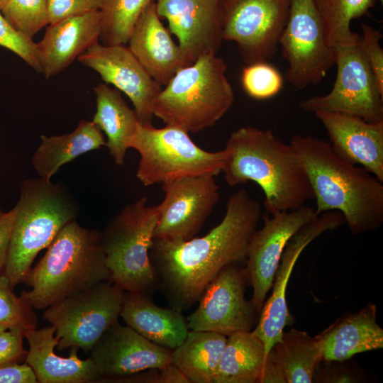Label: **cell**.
I'll list each match as a JSON object with an SVG mask.
<instances>
[{"label":"cell","instance_id":"6da1fadb","mask_svg":"<svg viewBox=\"0 0 383 383\" xmlns=\"http://www.w3.org/2000/svg\"><path fill=\"white\" fill-rule=\"evenodd\" d=\"M225 215L202 237L154 240L150 257L156 282L171 307L182 312L196 303L226 266L246 260L250 239L262 218V206L240 189L228 199Z\"/></svg>","mask_w":383,"mask_h":383},{"label":"cell","instance_id":"7a4b0ae2","mask_svg":"<svg viewBox=\"0 0 383 383\" xmlns=\"http://www.w3.org/2000/svg\"><path fill=\"white\" fill-rule=\"evenodd\" d=\"M224 150L226 182L231 187L255 182L264 193L268 214L298 209L313 199L296 151L272 130L241 127L231 133Z\"/></svg>","mask_w":383,"mask_h":383},{"label":"cell","instance_id":"3957f363","mask_svg":"<svg viewBox=\"0 0 383 383\" xmlns=\"http://www.w3.org/2000/svg\"><path fill=\"white\" fill-rule=\"evenodd\" d=\"M296 151L311 184L318 214L337 211L353 235L375 231L383 223V182L337 155L329 143L294 134Z\"/></svg>","mask_w":383,"mask_h":383},{"label":"cell","instance_id":"277c9868","mask_svg":"<svg viewBox=\"0 0 383 383\" xmlns=\"http://www.w3.org/2000/svg\"><path fill=\"white\" fill-rule=\"evenodd\" d=\"M110 280L101 231L88 229L77 220L66 225L48 247L43 257L26 275L30 287L21 297L34 309L99 282Z\"/></svg>","mask_w":383,"mask_h":383},{"label":"cell","instance_id":"5b68a950","mask_svg":"<svg viewBox=\"0 0 383 383\" xmlns=\"http://www.w3.org/2000/svg\"><path fill=\"white\" fill-rule=\"evenodd\" d=\"M14 207L16 218L4 269L12 289L23 282L36 255L79 213L75 199L64 185L39 177L22 182Z\"/></svg>","mask_w":383,"mask_h":383},{"label":"cell","instance_id":"8992f818","mask_svg":"<svg viewBox=\"0 0 383 383\" xmlns=\"http://www.w3.org/2000/svg\"><path fill=\"white\" fill-rule=\"evenodd\" d=\"M227 67L223 58L211 53L179 70L155 99L154 116L187 133L214 126L235 101Z\"/></svg>","mask_w":383,"mask_h":383},{"label":"cell","instance_id":"52a82bcc","mask_svg":"<svg viewBox=\"0 0 383 383\" xmlns=\"http://www.w3.org/2000/svg\"><path fill=\"white\" fill-rule=\"evenodd\" d=\"M157 221V206L143 197L127 204L101 231L110 280L126 292L147 293L157 284L150 250Z\"/></svg>","mask_w":383,"mask_h":383},{"label":"cell","instance_id":"ba28073f","mask_svg":"<svg viewBox=\"0 0 383 383\" xmlns=\"http://www.w3.org/2000/svg\"><path fill=\"white\" fill-rule=\"evenodd\" d=\"M128 147L140 155L136 177L145 186L187 177H215L222 172L226 159L224 150H203L189 133L166 125L157 128L139 123Z\"/></svg>","mask_w":383,"mask_h":383},{"label":"cell","instance_id":"9c48e42d","mask_svg":"<svg viewBox=\"0 0 383 383\" xmlns=\"http://www.w3.org/2000/svg\"><path fill=\"white\" fill-rule=\"evenodd\" d=\"M125 291L111 280L71 294L45 309L43 318L55 328L57 350L91 351L118 321Z\"/></svg>","mask_w":383,"mask_h":383},{"label":"cell","instance_id":"30bf717a","mask_svg":"<svg viewBox=\"0 0 383 383\" xmlns=\"http://www.w3.org/2000/svg\"><path fill=\"white\" fill-rule=\"evenodd\" d=\"M337 74L330 92L301 100L306 112L338 113L361 118L367 122L383 121V89L365 59L359 43L336 47Z\"/></svg>","mask_w":383,"mask_h":383},{"label":"cell","instance_id":"8fae6325","mask_svg":"<svg viewBox=\"0 0 383 383\" xmlns=\"http://www.w3.org/2000/svg\"><path fill=\"white\" fill-rule=\"evenodd\" d=\"M279 45L288 64L284 77L296 89L320 83L335 65L313 0H292Z\"/></svg>","mask_w":383,"mask_h":383},{"label":"cell","instance_id":"7c38bea8","mask_svg":"<svg viewBox=\"0 0 383 383\" xmlns=\"http://www.w3.org/2000/svg\"><path fill=\"white\" fill-rule=\"evenodd\" d=\"M292 0H221L223 40L236 44L245 65L277 52Z\"/></svg>","mask_w":383,"mask_h":383},{"label":"cell","instance_id":"4fadbf2b","mask_svg":"<svg viewBox=\"0 0 383 383\" xmlns=\"http://www.w3.org/2000/svg\"><path fill=\"white\" fill-rule=\"evenodd\" d=\"M240 263L223 267L208 284L196 310L187 318L189 330L213 331L228 336L251 331L260 315L245 296L248 278Z\"/></svg>","mask_w":383,"mask_h":383},{"label":"cell","instance_id":"5bb4252c","mask_svg":"<svg viewBox=\"0 0 383 383\" xmlns=\"http://www.w3.org/2000/svg\"><path fill=\"white\" fill-rule=\"evenodd\" d=\"M165 197L157 206L158 221L154 240H187L204 226L220 199L214 177L192 176L162 184Z\"/></svg>","mask_w":383,"mask_h":383},{"label":"cell","instance_id":"9a60e30c","mask_svg":"<svg viewBox=\"0 0 383 383\" xmlns=\"http://www.w3.org/2000/svg\"><path fill=\"white\" fill-rule=\"evenodd\" d=\"M345 223L340 212L326 211L304 225L287 243L276 270L272 293L265 301L258 321L251 331L263 343L266 356L281 339L284 328L294 321L287 307L286 295L287 284L299 257L309 243L324 232L337 229Z\"/></svg>","mask_w":383,"mask_h":383},{"label":"cell","instance_id":"2e32d148","mask_svg":"<svg viewBox=\"0 0 383 383\" xmlns=\"http://www.w3.org/2000/svg\"><path fill=\"white\" fill-rule=\"evenodd\" d=\"M318 214L311 206L262 216L263 226L252 233L247 249L245 270L252 287L251 301L259 313L272 288L282 252L292 237Z\"/></svg>","mask_w":383,"mask_h":383},{"label":"cell","instance_id":"e0dca14e","mask_svg":"<svg viewBox=\"0 0 383 383\" xmlns=\"http://www.w3.org/2000/svg\"><path fill=\"white\" fill-rule=\"evenodd\" d=\"M77 60L129 98L141 125L152 126L153 104L162 86L148 74L128 47L98 42Z\"/></svg>","mask_w":383,"mask_h":383},{"label":"cell","instance_id":"ac0fdd59","mask_svg":"<svg viewBox=\"0 0 383 383\" xmlns=\"http://www.w3.org/2000/svg\"><path fill=\"white\" fill-rule=\"evenodd\" d=\"M172 350L116 321L90 351L101 379H116L171 363Z\"/></svg>","mask_w":383,"mask_h":383},{"label":"cell","instance_id":"d6986e66","mask_svg":"<svg viewBox=\"0 0 383 383\" xmlns=\"http://www.w3.org/2000/svg\"><path fill=\"white\" fill-rule=\"evenodd\" d=\"M221 0H155L160 18L167 20L171 33L194 62L206 54H216L223 41Z\"/></svg>","mask_w":383,"mask_h":383},{"label":"cell","instance_id":"ffe728a7","mask_svg":"<svg viewBox=\"0 0 383 383\" xmlns=\"http://www.w3.org/2000/svg\"><path fill=\"white\" fill-rule=\"evenodd\" d=\"M327 131L334 152L360 165L383 182V121L370 123L343 113H314Z\"/></svg>","mask_w":383,"mask_h":383},{"label":"cell","instance_id":"44dd1931","mask_svg":"<svg viewBox=\"0 0 383 383\" xmlns=\"http://www.w3.org/2000/svg\"><path fill=\"white\" fill-rule=\"evenodd\" d=\"M170 33L157 14L155 1H152L138 17L127 43L148 74L162 87L179 70L192 64Z\"/></svg>","mask_w":383,"mask_h":383},{"label":"cell","instance_id":"7402d4cb","mask_svg":"<svg viewBox=\"0 0 383 383\" xmlns=\"http://www.w3.org/2000/svg\"><path fill=\"white\" fill-rule=\"evenodd\" d=\"M101 30L100 11L62 19L49 24L43 38L36 43L41 73L49 79L99 42Z\"/></svg>","mask_w":383,"mask_h":383},{"label":"cell","instance_id":"603a6c76","mask_svg":"<svg viewBox=\"0 0 383 383\" xmlns=\"http://www.w3.org/2000/svg\"><path fill=\"white\" fill-rule=\"evenodd\" d=\"M24 337L29 345L26 362L33 370L38 383H89L101 379L92 359H80L77 348H70L68 357L55 353L59 338L52 326L30 330Z\"/></svg>","mask_w":383,"mask_h":383},{"label":"cell","instance_id":"cb8c5ba5","mask_svg":"<svg viewBox=\"0 0 383 383\" xmlns=\"http://www.w3.org/2000/svg\"><path fill=\"white\" fill-rule=\"evenodd\" d=\"M376 312V306L370 304L337 319L317 335L323 360L343 361L357 353L382 348L383 330L377 323Z\"/></svg>","mask_w":383,"mask_h":383},{"label":"cell","instance_id":"d4e9b609","mask_svg":"<svg viewBox=\"0 0 383 383\" xmlns=\"http://www.w3.org/2000/svg\"><path fill=\"white\" fill-rule=\"evenodd\" d=\"M120 317L146 339L171 350L189 331L181 311L157 306L145 292L125 291Z\"/></svg>","mask_w":383,"mask_h":383},{"label":"cell","instance_id":"484cf974","mask_svg":"<svg viewBox=\"0 0 383 383\" xmlns=\"http://www.w3.org/2000/svg\"><path fill=\"white\" fill-rule=\"evenodd\" d=\"M40 143L31 157L39 177L50 180L60 167L88 152L106 145L103 132L92 121L82 120L70 133L40 135Z\"/></svg>","mask_w":383,"mask_h":383},{"label":"cell","instance_id":"4316f807","mask_svg":"<svg viewBox=\"0 0 383 383\" xmlns=\"http://www.w3.org/2000/svg\"><path fill=\"white\" fill-rule=\"evenodd\" d=\"M94 92L96 109L92 122L106 134V146L115 163L123 165L130 140L140 122L117 89L99 83Z\"/></svg>","mask_w":383,"mask_h":383},{"label":"cell","instance_id":"83f0119b","mask_svg":"<svg viewBox=\"0 0 383 383\" xmlns=\"http://www.w3.org/2000/svg\"><path fill=\"white\" fill-rule=\"evenodd\" d=\"M227 336L213 331L189 330L184 340L172 350L171 363L190 383H213Z\"/></svg>","mask_w":383,"mask_h":383},{"label":"cell","instance_id":"f1b7e54d","mask_svg":"<svg viewBox=\"0 0 383 383\" xmlns=\"http://www.w3.org/2000/svg\"><path fill=\"white\" fill-rule=\"evenodd\" d=\"M279 367L286 383H311L323 360L317 336L295 328L282 333L267 353Z\"/></svg>","mask_w":383,"mask_h":383},{"label":"cell","instance_id":"f546056e","mask_svg":"<svg viewBox=\"0 0 383 383\" xmlns=\"http://www.w3.org/2000/svg\"><path fill=\"white\" fill-rule=\"evenodd\" d=\"M263 343L251 331L227 336L213 383H257L265 360Z\"/></svg>","mask_w":383,"mask_h":383},{"label":"cell","instance_id":"4dcf8cb0","mask_svg":"<svg viewBox=\"0 0 383 383\" xmlns=\"http://www.w3.org/2000/svg\"><path fill=\"white\" fill-rule=\"evenodd\" d=\"M376 0H313L327 43L331 48L357 45L360 35L350 28L353 20L370 15Z\"/></svg>","mask_w":383,"mask_h":383},{"label":"cell","instance_id":"1f68e13d","mask_svg":"<svg viewBox=\"0 0 383 383\" xmlns=\"http://www.w3.org/2000/svg\"><path fill=\"white\" fill-rule=\"evenodd\" d=\"M155 0H104L101 9L100 43L126 45L138 17Z\"/></svg>","mask_w":383,"mask_h":383},{"label":"cell","instance_id":"d6a6232c","mask_svg":"<svg viewBox=\"0 0 383 383\" xmlns=\"http://www.w3.org/2000/svg\"><path fill=\"white\" fill-rule=\"evenodd\" d=\"M1 12L16 31L30 39L50 24L48 0H8Z\"/></svg>","mask_w":383,"mask_h":383},{"label":"cell","instance_id":"836d02e7","mask_svg":"<svg viewBox=\"0 0 383 383\" xmlns=\"http://www.w3.org/2000/svg\"><path fill=\"white\" fill-rule=\"evenodd\" d=\"M240 79L246 94L256 100H265L276 96L284 85L280 72L267 61L246 65L242 69Z\"/></svg>","mask_w":383,"mask_h":383},{"label":"cell","instance_id":"e575fe53","mask_svg":"<svg viewBox=\"0 0 383 383\" xmlns=\"http://www.w3.org/2000/svg\"><path fill=\"white\" fill-rule=\"evenodd\" d=\"M9 280L0 274V323L9 329L27 331L36 328L38 320L33 308L12 291Z\"/></svg>","mask_w":383,"mask_h":383},{"label":"cell","instance_id":"d590c367","mask_svg":"<svg viewBox=\"0 0 383 383\" xmlns=\"http://www.w3.org/2000/svg\"><path fill=\"white\" fill-rule=\"evenodd\" d=\"M0 46L17 55L37 72H41L36 43L16 31L4 17L1 11Z\"/></svg>","mask_w":383,"mask_h":383},{"label":"cell","instance_id":"8d00e7d4","mask_svg":"<svg viewBox=\"0 0 383 383\" xmlns=\"http://www.w3.org/2000/svg\"><path fill=\"white\" fill-rule=\"evenodd\" d=\"M360 27L362 35L359 46L380 88L383 89V50L379 44L382 35L380 30L365 23H362Z\"/></svg>","mask_w":383,"mask_h":383},{"label":"cell","instance_id":"74e56055","mask_svg":"<svg viewBox=\"0 0 383 383\" xmlns=\"http://www.w3.org/2000/svg\"><path fill=\"white\" fill-rule=\"evenodd\" d=\"M104 0H48L50 24L68 17L100 11Z\"/></svg>","mask_w":383,"mask_h":383},{"label":"cell","instance_id":"f35d334b","mask_svg":"<svg viewBox=\"0 0 383 383\" xmlns=\"http://www.w3.org/2000/svg\"><path fill=\"white\" fill-rule=\"evenodd\" d=\"M22 331L7 329L0 333V365L26 359L27 352L23 347Z\"/></svg>","mask_w":383,"mask_h":383},{"label":"cell","instance_id":"ab89813d","mask_svg":"<svg viewBox=\"0 0 383 383\" xmlns=\"http://www.w3.org/2000/svg\"><path fill=\"white\" fill-rule=\"evenodd\" d=\"M36 375L28 364L12 362L0 365V383H36Z\"/></svg>","mask_w":383,"mask_h":383},{"label":"cell","instance_id":"60d3db41","mask_svg":"<svg viewBox=\"0 0 383 383\" xmlns=\"http://www.w3.org/2000/svg\"><path fill=\"white\" fill-rule=\"evenodd\" d=\"M16 213L15 207L9 211H4L0 208V272L4 270L6 262Z\"/></svg>","mask_w":383,"mask_h":383},{"label":"cell","instance_id":"b9f144b4","mask_svg":"<svg viewBox=\"0 0 383 383\" xmlns=\"http://www.w3.org/2000/svg\"><path fill=\"white\" fill-rule=\"evenodd\" d=\"M286 383L279 367L267 355L257 383Z\"/></svg>","mask_w":383,"mask_h":383},{"label":"cell","instance_id":"7bdbcfd3","mask_svg":"<svg viewBox=\"0 0 383 383\" xmlns=\"http://www.w3.org/2000/svg\"><path fill=\"white\" fill-rule=\"evenodd\" d=\"M159 383H190L182 372L172 363L159 368Z\"/></svg>","mask_w":383,"mask_h":383},{"label":"cell","instance_id":"ee69618b","mask_svg":"<svg viewBox=\"0 0 383 383\" xmlns=\"http://www.w3.org/2000/svg\"><path fill=\"white\" fill-rule=\"evenodd\" d=\"M7 329H9L7 326L0 323V333Z\"/></svg>","mask_w":383,"mask_h":383},{"label":"cell","instance_id":"f6af8a7d","mask_svg":"<svg viewBox=\"0 0 383 383\" xmlns=\"http://www.w3.org/2000/svg\"><path fill=\"white\" fill-rule=\"evenodd\" d=\"M8 0H0V11L2 9Z\"/></svg>","mask_w":383,"mask_h":383}]
</instances>
